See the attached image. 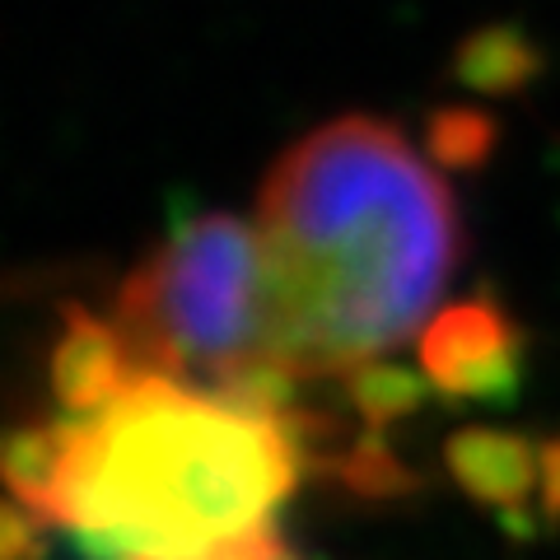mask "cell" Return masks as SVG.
Masks as SVG:
<instances>
[{
	"mask_svg": "<svg viewBox=\"0 0 560 560\" xmlns=\"http://www.w3.org/2000/svg\"><path fill=\"white\" fill-rule=\"evenodd\" d=\"M131 370L300 401L253 215H197L150 248L98 318Z\"/></svg>",
	"mask_w": 560,
	"mask_h": 560,
	"instance_id": "3",
	"label": "cell"
},
{
	"mask_svg": "<svg viewBox=\"0 0 560 560\" xmlns=\"http://www.w3.org/2000/svg\"><path fill=\"white\" fill-rule=\"evenodd\" d=\"M253 220L294 388L374 383L448 327L458 201L397 121L346 113L300 136L271 164Z\"/></svg>",
	"mask_w": 560,
	"mask_h": 560,
	"instance_id": "2",
	"label": "cell"
},
{
	"mask_svg": "<svg viewBox=\"0 0 560 560\" xmlns=\"http://www.w3.org/2000/svg\"><path fill=\"white\" fill-rule=\"evenodd\" d=\"M308 453L300 401L131 370L75 318L57 416L0 448V481L84 560H294L280 514Z\"/></svg>",
	"mask_w": 560,
	"mask_h": 560,
	"instance_id": "1",
	"label": "cell"
}]
</instances>
